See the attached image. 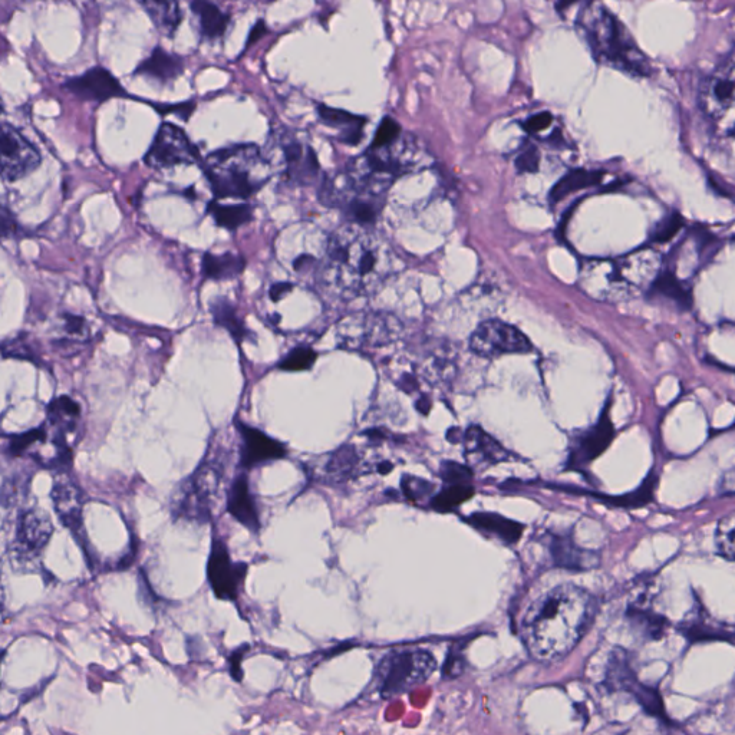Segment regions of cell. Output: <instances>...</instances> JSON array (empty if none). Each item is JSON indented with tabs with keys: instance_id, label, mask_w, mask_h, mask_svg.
<instances>
[{
	"instance_id": "1",
	"label": "cell",
	"mask_w": 735,
	"mask_h": 735,
	"mask_svg": "<svg viewBox=\"0 0 735 735\" xmlns=\"http://www.w3.org/2000/svg\"><path fill=\"white\" fill-rule=\"evenodd\" d=\"M598 613L591 592L566 583L546 592L527 608L522 638L530 657L553 664L568 657Z\"/></svg>"
},
{
	"instance_id": "2",
	"label": "cell",
	"mask_w": 735,
	"mask_h": 735,
	"mask_svg": "<svg viewBox=\"0 0 735 735\" xmlns=\"http://www.w3.org/2000/svg\"><path fill=\"white\" fill-rule=\"evenodd\" d=\"M392 250L367 227L345 224L331 234L321 269V283L329 295L354 301L375 295L394 272Z\"/></svg>"
},
{
	"instance_id": "3",
	"label": "cell",
	"mask_w": 735,
	"mask_h": 735,
	"mask_svg": "<svg viewBox=\"0 0 735 735\" xmlns=\"http://www.w3.org/2000/svg\"><path fill=\"white\" fill-rule=\"evenodd\" d=\"M661 273V257L651 249L618 259L588 260L579 273V285L595 301L625 302L649 289Z\"/></svg>"
},
{
	"instance_id": "4",
	"label": "cell",
	"mask_w": 735,
	"mask_h": 735,
	"mask_svg": "<svg viewBox=\"0 0 735 735\" xmlns=\"http://www.w3.org/2000/svg\"><path fill=\"white\" fill-rule=\"evenodd\" d=\"M576 25L591 46L593 55L602 64L632 75L648 77L651 65L644 52L636 45L634 36L611 11L601 3L583 5Z\"/></svg>"
},
{
	"instance_id": "5",
	"label": "cell",
	"mask_w": 735,
	"mask_h": 735,
	"mask_svg": "<svg viewBox=\"0 0 735 735\" xmlns=\"http://www.w3.org/2000/svg\"><path fill=\"white\" fill-rule=\"evenodd\" d=\"M216 199H249L270 179L268 160L255 144L222 148L201 161Z\"/></svg>"
},
{
	"instance_id": "6",
	"label": "cell",
	"mask_w": 735,
	"mask_h": 735,
	"mask_svg": "<svg viewBox=\"0 0 735 735\" xmlns=\"http://www.w3.org/2000/svg\"><path fill=\"white\" fill-rule=\"evenodd\" d=\"M437 669V659L420 648L388 652L372 675L371 690L382 700L398 697L423 684Z\"/></svg>"
},
{
	"instance_id": "7",
	"label": "cell",
	"mask_w": 735,
	"mask_h": 735,
	"mask_svg": "<svg viewBox=\"0 0 735 735\" xmlns=\"http://www.w3.org/2000/svg\"><path fill=\"white\" fill-rule=\"evenodd\" d=\"M224 480V466L216 458L204 461L193 474L177 487L171 510L177 519L206 523L212 519Z\"/></svg>"
},
{
	"instance_id": "8",
	"label": "cell",
	"mask_w": 735,
	"mask_h": 735,
	"mask_svg": "<svg viewBox=\"0 0 735 735\" xmlns=\"http://www.w3.org/2000/svg\"><path fill=\"white\" fill-rule=\"evenodd\" d=\"M319 197L325 206L341 210L351 224L371 229L377 223L387 196L358 186L341 171L323 181Z\"/></svg>"
},
{
	"instance_id": "9",
	"label": "cell",
	"mask_w": 735,
	"mask_h": 735,
	"mask_svg": "<svg viewBox=\"0 0 735 735\" xmlns=\"http://www.w3.org/2000/svg\"><path fill=\"white\" fill-rule=\"evenodd\" d=\"M402 326L395 316L385 312H361L346 316L338 323L339 346L348 351L367 352L397 341Z\"/></svg>"
},
{
	"instance_id": "10",
	"label": "cell",
	"mask_w": 735,
	"mask_h": 735,
	"mask_svg": "<svg viewBox=\"0 0 735 735\" xmlns=\"http://www.w3.org/2000/svg\"><path fill=\"white\" fill-rule=\"evenodd\" d=\"M54 533L51 517L39 507H31L19 516L12 539L13 562L21 566L34 565L42 556Z\"/></svg>"
},
{
	"instance_id": "11",
	"label": "cell",
	"mask_w": 735,
	"mask_h": 735,
	"mask_svg": "<svg viewBox=\"0 0 735 735\" xmlns=\"http://www.w3.org/2000/svg\"><path fill=\"white\" fill-rule=\"evenodd\" d=\"M470 349L481 358H499L503 355L527 354L533 346L516 326L491 319L480 323L471 334Z\"/></svg>"
},
{
	"instance_id": "12",
	"label": "cell",
	"mask_w": 735,
	"mask_h": 735,
	"mask_svg": "<svg viewBox=\"0 0 735 735\" xmlns=\"http://www.w3.org/2000/svg\"><path fill=\"white\" fill-rule=\"evenodd\" d=\"M144 163L154 170H164L183 164H201V158L199 150L186 133L176 125L166 123L158 130L150 150L145 154Z\"/></svg>"
},
{
	"instance_id": "13",
	"label": "cell",
	"mask_w": 735,
	"mask_h": 735,
	"mask_svg": "<svg viewBox=\"0 0 735 735\" xmlns=\"http://www.w3.org/2000/svg\"><path fill=\"white\" fill-rule=\"evenodd\" d=\"M41 164V154L11 124L0 121V179L21 180Z\"/></svg>"
},
{
	"instance_id": "14",
	"label": "cell",
	"mask_w": 735,
	"mask_h": 735,
	"mask_svg": "<svg viewBox=\"0 0 735 735\" xmlns=\"http://www.w3.org/2000/svg\"><path fill=\"white\" fill-rule=\"evenodd\" d=\"M734 56L730 54L705 79L700 91V107L711 120H721L734 105Z\"/></svg>"
},
{
	"instance_id": "15",
	"label": "cell",
	"mask_w": 735,
	"mask_h": 735,
	"mask_svg": "<svg viewBox=\"0 0 735 735\" xmlns=\"http://www.w3.org/2000/svg\"><path fill=\"white\" fill-rule=\"evenodd\" d=\"M247 566L233 563L222 540H214L207 576L214 595L224 601H236L246 578Z\"/></svg>"
},
{
	"instance_id": "16",
	"label": "cell",
	"mask_w": 735,
	"mask_h": 735,
	"mask_svg": "<svg viewBox=\"0 0 735 735\" xmlns=\"http://www.w3.org/2000/svg\"><path fill=\"white\" fill-rule=\"evenodd\" d=\"M279 141L282 145L285 176L290 183L299 186L315 184L321 174V166L311 145L292 134L280 135Z\"/></svg>"
},
{
	"instance_id": "17",
	"label": "cell",
	"mask_w": 735,
	"mask_h": 735,
	"mask_svg": "<svg viewBox=\"0 0 735 735\" xmlns=\"http://www.w3.org/2000/svg\"><path fill=\"white\" fill-rule=\"evenodd\" d=\"M613 434L615 430L609 418V411L605 410L595 427L576 438L572 454H570V466H585L596 457L601 456L606 447L611 444Z\"/></svg>"
},
{
	"instance_id": "18",
	"label": "cell",
	"mask_w": 735,
	"mask_h": 735,
	"mask_svg": "<svg viewBox=\"0 0 735 735\" xmlns=\"http://www.w3.org/2000/svg\"><path fill=\"white\" fill-rule=\"evenodd\" d=\"M239 430L243 440V466L253 467L265 461L286 457L285 446L270 438L269 435L246 424H239Z\"/></svg>"
},
{
	"instance_id": "19",
	"label": "cell",
	"mask_w": 735,
	"mask_h": 735,
	"mask_svg": "<svg viewBox=\"0 0 735 735\" xmlns=\"http://www.w3.org/2000/svg\"><path fill=\"white\" fill-rule=\"evenodd\" d=\"M67 87L85 100L104 101L124 95L120 82L102 68L91 69L81 77L71 79Z\"/></svg>"
},
{
	"instance_id": "20",
	"label": "cell",
	"mask_w": 735,
	"mask_h": 735,
	"mask_svg": "<svg viewBox=\"0 0 735 735\" xmlns=\"http://www.w3.org/2000/svg\"><path fill=\"white\" fill-rule=\"evenodd\" d=\"M52 502L62 523L77 532L82 514V496L78 487L67 477H59L52 489Z\"/></svg>"
},
{
	"instance_id": "21",
	"label": "cell",
	"mask_w": 735,
	"mask_h": 735,
	"mask_svg": "<svg viewBox=\"0 0 735 735\" xmlns=\"http://www.w3.org/2000/svg\"><path fill=\"white\" fill-rule=\"evenodd\" d=\"M318 112L319 118H321L322 123L326 127L338 131L336 138L341 143L348 145L361 143L362 138H364L365 124H367V120L364 117L349 114V112L342 110H335V108L325 107V105H319Z\"/></svg>"
},
{
	"instance_id": "22",
	"label": "cell",
	"mask_w": 735,
	"mask_h": 735,
	"mask_svg": "<svg viewBox=\"0 0 735 735\" xmlns=\"http://www.w3.org/2000/svg\"><path fill=\"white\" fill-rule=\"evenodd\" d=\"M464 441H466L468 463L473 467L481 466V464H496L507 458V451L479 427L468 428Z\"/></svg>"
},
{
	"instance_id": "23",
	"label": "cell",
	"mask_w": 735,
	"mask_h": 735,
	"mask_svg": "<svg viewBox=\"0 0 735 735\" xmlns=\"http://www.w3.org/2000/svg\"><path fill=\"white\" fill-rule=\"evenodd\" d=\"M550 555L556 566L569 570H591L599 563L596 553L580 549L568 537L553 536Z\"/></svg>"
},
{
	"instance_id": "24",
	"label": "cell",
	"mask_w": 735,
	"mask_h": 735,
	"mask_svg": "<svg viewBox=\"0 0 735 735\" xmlns=\"http://www.w3.org/2000/svg\"><path fill=\"white\" fill-rule=\"evenodd\" d=\"M227 509L230 514L253 533L259 532L260 520L257 514L255 500L250 494L249 483L245 479L234 481L227 496Z\"/></svg>"
},
{
	"instance_id": "25",
	"label": "cell",
	"mask_w": 735,
	"mask_h": 735,
	"mask_svg": "<svg viewBox=\"0 0 735 735\" xmlns=\"http://www.w3.org/2000/svg\"><path fill=\"white\" fill-rule=\"evenodd\" d=\"M191 11L196 16L200 35L203 38L216 41L226 35L230 25V15L222 11L216 3L199 0V2L191 3Z\"/></svg>"
},
{
	"instance_id": "26",
	"label": "cell",
	"mask_w": 735,
	"mask_h": 735,
	"mask_svg": "<svg viewBox=\"0 0 735 735\" xmlns=\"http://www.w3.org/2000/svg\"><path fill=\"white\" fill-rule=\"evenodd\" d=\"M183 72V58L168 54L161 48L154 49L153 54L148 56L137 69V74L147 75L161 82L176 81Z\"/></svg>"
},
{
	"instance_id": "27",
	"label": "cell",
	"mask_w": 735,
	"mask_h": 735,
	"mask_svg": "<svg viewBox=\"0 0 735 735\" xmlns=\"http://www.w3.org/2000/svg\"><path fill=\"white\" fill-rule=\"evenodd\" d=\"M468 523L480 532L493 535L506 543H516L522 537V524L512 522L500 514L476 513L468 517Z\"/></svg>"
},
{
	"instance_id": "28",
	"label": "cell",
	"mask_w": 735,
	"mask_h": 735,
	"mask_svg": "<svg viewBox=\"0 0 735 735\" xmlns=\"http://www.w3.org/2000/svg\"><path fill=\"white\" fill-rule=\"evenodd\" d=\"M246 268V260L236 253L213 255L206 253L203 257V275L207 279L229 280L237 278Z\"/></svg>"
},
{
	"instance_id": "29",
	"label": "cell",
	"mask_w": 735,
	"mask_h": 735,
	"mask_svg": "<svg viewBox=\"0 0 735 735\" xmlns=\"http://www.w3.org/2000/svg\"><path fill=\"white\" fill-rule=\"evenodd\" d=\"M651 293L662 296L668 301L674 302L681 309H691L692 295L691 288L681 282L674 273H659L658 278L652 283Z\"/></svg>"
},
{
	"instance_id": "30",
	"label": "cell",
	"mask_w": 735,
	"mask_h": 735,
	"mask_svg": "<svg viewBox=\"0 0 735 735\" xmlns=\"http://www.w3.org/2000/svg\"><path fill=\"white\" fill-rule=\"evenodd\" d=\"M154 25L164 36H173L183 21L179 3L176 2H143L141 3Z\"/></svg>"
},
{
	"instance_id": "31",
	"label": "cell",
	"mask_w": 735,
	"mask_h": 735,
	"mask_svg": "<svg viewBox=\"0 0 735 735\" xmlns=\"http://www.w3.org/2000/svg\"><path fill=\"white\" fill-rule=\"evenodd\" d=\"M207 210L212 214L217 226L230 232L252 222L253 219V209L249 204H220L219 201H212Z\"/></svg>"
},
{
	"instance_id": "32",
	"label": "cell",
	"mask_w": 735,
	"mask_h": 735,
	"mask_svg": "<svg viewBox=\"0 0 735 735\" xmlns=\"http://www.w3.org/2000/svg\"><path fill=\"white\" fill-rule=\"evenodd\" d=\"M603 179L602 171H585L576 170L570 171L566 174L559 183L553 187L550 191V201L557 203V201L565 199L569 194L575 193L582 189H588V187L598 186Z\"/></svg>"
},
{
	"instance_id": "33",
	"label": "cell",
	"mask_w": 735,
	"mask_h": 735,
	"mask_svg": "<svg viewBox=\"0 0 735 735\" xmlns=\"http://www.w3.org/2000/svg\"><path fill=\"white\" fill-rule=\"evenodd\" d=\"M357 463L358 458L354 448L345 446L329 458L328 464H326V473L336 480H346L351 477Z\"/></svg>"
},
{
	"instance_id": "34",
	"label": "cell",
	"mask_w": 735,
	"mask_h": 735,
	"mask_svg": "<svg viewBox=\"0 0 735 735\" xmlns=\"http://www.w3.org/2000/svg\"><path fill=\"white\" fill-rule=\"evenodd\" d=\"M212 312L216 322L222 325L223 328H226L237 341L245 338L246 329L243 328L242 322L237 318L236 311H234L233 306L226 299H219V301L214 302Z\"/></svg>"
},
{
	"instance_id": "35",
	"label": "cell",
	"mask_w": 735,
	"mask_h": 735,
	"mask_svg": "<svg viewBox=\"0 0 735 735\" xmlns=\"http://www.w3.org/2000/svg\"><path fill=\"white\" fill-rule=\"evenodd\" d=\"M734 536H735V520L734 513H728L720 520L717 526V532H715V546H717V552L720 553L724 559L734 560Z\"/></svg>"
},
{
	"instance_id": "36",
	"label": "cell",
	"mask_w": 735,
	"mask_h": 735,
	"mask_svg": "<svg viewBox=\"0 0 735 735\" xmlns=\"http://www.w3.org/2000/svg\"><path fill=\"white\" fill-rule=\"evenodd\" d=\"M78 415V405L69 398L56 400L49 408V417H51L52 424L55 425L58 431L62 427L71 428L72 424L77 421Z\"/></svg>"
},
{
	"instance_id": "37",
	"label": "cell",
	"mask_w": 735,
	"mask_h": 735,
	"mask_svg": "<svg viewBox=\"0 0 735 735\" xmlns=\"http://www.w3.org/2000/svg\"><path fill=\"white\" fill-rule=\"evenodd\" d=\"M473 493V487L450 486L448 489L441 491L437 497H434L433 507L440 510V512H447V510L454 509V507L466 502L473 496Z\"/></svg>"
},
{
	"instance_id": "38",
	"label": "cell",
	"mask_w": 735,
	"mask_h": 735,
	"mask_svg": "<svg viewBox=\"0 0 735 735\" xmlns=\"http://www.w3.org/2000/svg\"><path fill=\"white\" fill-rule=\"evenodd\" d=\"M315 359V352L311 348L302 346V348L293 349L290 354L286 355L279 367L285 371H303V369L311 368Z\"/></svg>"
},
{
	"instance_id": "39",
	"label": "cell",
	"mask_w": 735,
	"mask_h": 735,
	"mask_svg": "<svg viewBox=\"0 0 735 735\" xmlns=\"http://www.w3.org/2000/svg\"><path fill=\"white\" fill-rule=\"evenodd\" d=\"M540 154L539 150L533 144H527L522 148L519 156L516 158V168L520 174L536 173L539 168Z\"/></svg>"
},
{
	"instance_id": "40",
	"label": "cell",
	"mask_w": 735,
	"mask_h": 735,
	"mask_svg": "<svg viewBox=\"0 0 735 735\" xmlns=\"http://www.w3.org/2000/svg\"><path fill=\"white\" fill-rule=\"evenodd\" d=\"M402 490H404L405 496L410 500H423L430 496L433 491V486L427 481L414 479V477H405L402 480Z\"/></svg>"
},
{
	"instance_id": "41",
	"label": "cell",
	"mask_w": 735,
	"mask_h": 735,
	"mask_svg": "<svg viewBox=\"0 0 735 735\" xmlns=\"http://www.w3.org/2000/svg\"><path fill=\"white\" fill-rule=\"evenodd\" d=\"M682 224H684V220H682L680 214H672L671 217L665 219L664 222L659 224L657 229H655L652 240H655L657 243L668 242V240L672 239V237L677 234L678 230L681 229Z\"/></svg>"
},
{
	"instance_id": "42",
	"label": "cell",
	"mask_w": 735,
	"mask_h": 735,
	"mask_svg": "<svg viewBox=\"0 0 735 735\" xmlns=\"http://www.w3.org/2000/svg\"><path fill=\"white\" fill-rule=\"evenodd\" d=\"M441 476L451 486H464L471 477V471L467 467L458 466L456 463H446L441 468Z\"/></svg>"
},
{
	"instance_id": "43",
	"label": "cell",
	"mask_w": 735,
	"mask_h": 735,
	"mask_svg": "<svg viewBox=\"0 0 735 735\" xmlns=\"http://www.w3.org/2000/svg\"><path fill=\"white\" fill-rule=\"evenodd\" d=\"M62 331L68 336H75V338H85L88 335L87 322L79 316L65 315L62 318Z\"/></svg>"
},
{
	"instance_id": "44",
	"label": "cell",
	"mask_w": 735,
	"mask_h": 735,
	"mask_svg": "<svg viewBox=\"0 0 735 735\" xmlns=\"http://www.w3.org/2000/svg\"><path fill=\"white\" fill-rule=\"evenodd\" d=\"M553 123V115L550 112H540V114L533 115V117L527 118L523 123L524 131L529 134H537L540 131H545Z\"/></svg>"
},
{
	"instance_id": "45",
	"label": "cell",
	"mask_w": 735,
	"mask_h": 735,
	"mask_svg": "<svg viewBox=\"0 0 735 735\" xmlns=\"http://www.w3.org/2000/svg\"><path fill=\"white\" fill-rule=\"evenodd\" d=\"M16 224L13 216L5 207L0 206V240L6 239L15 232Z\"/></svg>"
},
{
	"instance_id": "46",
	"label": "cell",
	"mask_w": 735,
	"mask_h": 735,
	"mask_svg": "<svg viewBox=\"0 0 735 735\" xmlns=\"http://www.w3.org/2000/svg\"><path fill=\"white\" fill-rule=\"evenodd\" d=\"M246 651H249V645L240 646L237 651L233 652L232 657L229 659L230 672H232L234 681H242L243 672L242 669H240V659L243 658Z\"/></svg>"
},
{
	"instance_id": "47",
	"label": "cell",
	"mask_w": 735,
	"mask_h": 735,
	"mask_svg": "<svg viewBox=\"0 0 735 735\" xmlns=\"http://www.w3.org/2000/svg\"><path fill=\"white\" fill-rule=\"evenodd\" d=\"M290 290H292V285H289V283H279V285H275L270 289V296H272L273 301H279Z\"/></svg>"
},
{
	"instance_id": "48",
	"label": "cell",
	"mask_w": 735,
	"mask_h": 735,
	"mask_svg": "<svg viewBox=\"0 0 735 735\" xmlns=\"http://www.w3.org/2000/svg\"><path fill=\"white\" fill-rule=\"evenodd\" d=\"M3 608V588H2V582H0V612H2Z\"/></svg>"
},
{
	"instance_id": "49",
	"label": "cell",
	"mask_w": 735,
	"mask_h": 735,
	"mask_svg": "<svg viewBox=\"0 0 735 735\" xmlns=\"http://www.w3.org/2000/svg\"><path fill=\"white\" fill-rule=\"evenodd\" d=\"M2 110H3V107H2V100H0V114H2Z\"/></svg>"
},
{
	"instance_id": "50",
	"label": "cell",
	"mask_w": 735,
	"mask_h": 735,
	"mask_svg": "<svg viewBox=\"0 0 735 735\" xmlns=\"http://www.w3.org/2000/svg\"><path fill=\"white\" fill-rule=\"evenodd\" d=\"M0 658H2V654H0Z\"/></svg>"
}]
</instances>
